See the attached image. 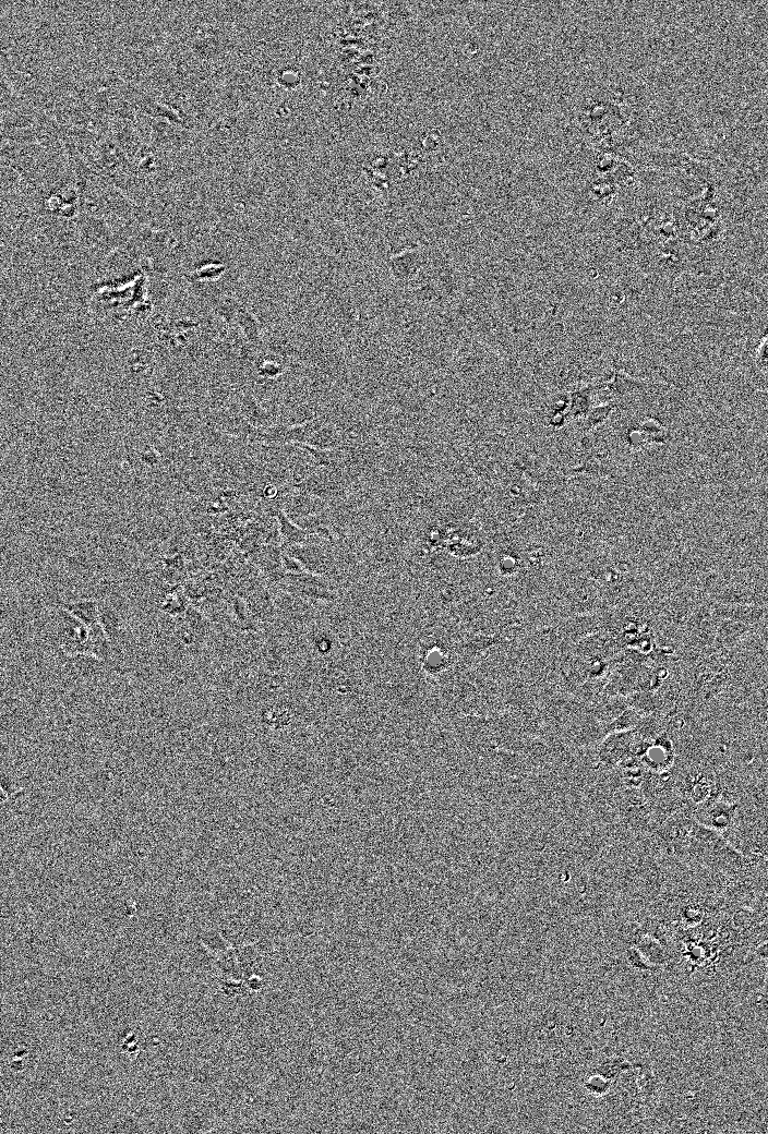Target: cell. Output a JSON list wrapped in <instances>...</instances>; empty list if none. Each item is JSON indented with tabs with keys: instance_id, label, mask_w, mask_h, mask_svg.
Segmentation results:
<instances>
[{
	"instance_id": "6da1fadb",
	"label": "cell",
	"mask_w": 768,
	"mask_h": 1134,
	"mask_svg": "<svg viewBox=\"0 0 768 1134\" xmlns=\"http://www.w3.org/2000/svg\"><path fill=\"white\" fill-rule=\"evenodd\" d=\"M403 113L397 108L346 137L351 152L333 218L353 244L392 254L442 239L428 207L452 183L442 130Z\"/></svg>"
},
{
	"instance_id": "7a4b0ae2",
	"label": "cell",
	"mask_w": 768,
	"mask_h": 1134,
	"mask_svg": "<svg viewBox=\"0 0 768 1134\" xmlns=\"http://www.w3.org/2000/svg\"><path fill=\"white\" fill-rule=\"evenodd\" d=\"M419 10L403 1H339L322 10L308 57L320 110L340 136L373 123L398 102L404 56Z\"/></svg>"
},
{
	"instance_id": "3957f363",
	"label": "cell",
	"mask_w": 768,
	"mask_h": 1134,
	"mask_svg": "<svg viewBox=\"0 0 768 1134\" xmlns=\"http://www.w3.org/2000/svg\"><path fill=\"white\" fill-rule=\"evenodd\" d=\"M561 124L563 145L611 154L636 167L651 150L691 153L698 140L646 79L620 67L579 74L564 94Z\"/></svg>"
},
{
	"instance_id": "277c9868",
	"label": "cell",
	"mask_w": 768,
	"mask_h": 1134,
	"mask_svg": "<svg viewBox=\"0 0 768 1134\" xmlns=\"http://www.w3.org/2000/svg\"><path fill=\"white\" fill-rule=\"evenodd\" d=\"M563 161L568 204L590 232L634 198L647 174L624 158L581 146L563 145Z\"/></svg>"
},
{
	"instance_id": "5b68a950",
	"label": "cell",
	"mask_w": 768,
	"mask_h": 1134,
	"mask_svg": "<svg viewBox=\"0 0 768 1134\" xmlns=\"http://www.w3.org/2000/svg\"><path fill=\"white\" fill-rule=\"evenodd\" d=\"M224 948L200 944L208 955L217 991L225 998L238 999L262 994L272 982L275 951L261 941L233 943L218 931Z\"/></svg>"
},
{
	"instance_id": "8992f818",
	"label": "cell",
	"mask_w": 768,
	"mask_h": 1134,
	"mask_svg": "<svg viewBox=\"0 0 768 1134\" xmlns=\"http://www.w3.org/2000/svg\"><path fill=\"white\" fill-rule=\"evenodd\" d=\"M45 637L67 659L85 655L100 660L110 649L100 623L86 626L55 605L48 611Z\"/></svg>"
},
{
	"instance_id": "52a82bcc",
	"label": "cell",
	"mask_w": 768,
	"mask_h": 1134,
	"mask_svg": "<svg viewBox=\"0 0 768 1134\" xmlns=\"http://www.w3.org/2000/svg\"><path fill=\"white\" fill-rule=\"evenodd\" d=\"M698 587L717 603L766 606V577L758 569H709L699 578Z\"/></svg>"
},
{
	"instance_id": "ba28073f",
	"label": "cell",
	"mask_w": 768,
	"mask_h": 1134,
	"mask_svg": "<svg viewBox=\"0 0 768 1134\" xmlns=\"http://www.w3.org/2000/svg\"><path fill=\"white\" fill-rule=\"evenodd\" d=\"M31 796V776L9 747L0 745V834L26 815Z\"/></svg>"
},
{
	"instance_id": "9c48e42d",
	"label": "cell",
	"mask_w": 768,
	"mask_h": 1134,
	"mask_svg": "<svg viewBox=\"0 0 768 1134\" xmlns=\"http://www.w3.org/2000/svg\"><path fill=\"white\" fill-rule=\"evenodd\" d=\"M620 829L641 845L656 829L649 804L640 789L622 786L604 797Z\"/></svg>"
},
{
	"instance_id": "30bf717a",
	"label": "cell",
	"mask_w": 768,
	"mask_h": 1134,
	"mask_svg": "<svg viewBox=\"0 0 768 1134\" xmlns=\"http://www.w3.org/2000/svg\"><path fill=\"white\" fill-rule=\"evenodd\" d=\"M501 362L497 353L467 335L440 379L455 385L467 384L494 370Z\"/></svg>"
},
{
	"instance_id": "8fae6325",
	"label": "cell",
	"mask_w": 768,
	"mask_h": 1134,
	"mask_svg": "<svg viewBox=\"0 0 768 1134\" xmlns=\"http://www.w3.org/2000/svg\"><path fill=\"white\" fill-rule=\"evenodd\" d=\"M362 484L345 469L319 467L293 484L292 488L334 505L345 500Z\"/></svg>"
},
{
	"instance_id": "7c38bea8",
	"label": "cell",
	"mask_w": 768,
	"mask_h": 1134,
	"mask_svg": "<svg viewBox=\"0 0 768 1134\" xmlns=\"http://www.w3.org/2000/svg\"><path fill=\"white\" fill-rule=\"evenodd\" d=\"M268 587L277 617L276 626L268 632L302 636L319 619L317 604L295 596L275 586L268 584Z\"/></svg>"
},
{
	"instance_id": "4fadbf2b",
	"label": "cell",
	"mask_w": 768,
	"mask_h": 1134,
	"mask_svg": "<svg viewBox=\"0 0 768 1134\" xmlns=\"http://www.w3.org/2000/svg\"><path fill=\"white\" fill-rule=\"evenodd\" d=\"M277 588L313 604L339 602L344 593L333 580L305 570L285 572Z\"/></svg>"
},
{
	"instance_id": "5bb4252c",
	"label": "cell",
	"mask_w": 768,
	"mask_h": 1134,
	"mask_svg": "<svg viewBox=\"0 0 768 1134\" xmlns=\"http://www.w3.org/2000/svg\"><path fill=\"white\" fill-rule=\"evenodd\" d=\"M635 731L628 729L608 734L592 750V768L596 771L608 770L623 760L634 757Z\"/></svg>"
},
{
	"instance_id": "9a60e30c",
	"label": "cell",
	"mask_w": 768,
	"mask_h": 1134,
	"mask_svg": "<svg viewBox=\"0 0 768 1134\" xmlns=\"http://www.w3.org/2000/svg\"><path fill=\"white\" fill-rule=\"evenodd\" d=\"M435 246H421L386 258V267L396 288L403 290L416 278L431 262Z\"/></svg>"
},
{
	"instance_id": "2e32d148",
	"label": "cell",
	"mask_w": 768,
	"mask_h": 1134,
	"mask_svg": "<svg viewBox=\"0 0 768 1134\" xmlns=\"http://www.w3.org/2000/svg\"><path fill=\"white\" fill-rule=\"evenodd\" d=\"M739 807L740 803L736 801L709 798L696 804L691 811V817L723 836L733 827Z\"/></svg>"
},
{
	"instance_id": "e0dca14e",
	"label": "cell",
	"mask_w": 768,
	"mask_h": 1134,
	"mask_svg": "<svg viewBox=\"0 0 768 1134\" xmlns=\"http://www.w3.org/2000/svg\"><path fill=\"white\" fill-rule=\"evenodd\" d=\"M674 729H667L650 741L639 758L646 770L663 772L670 770L676 758V746L673 740Z\"/></svg>"
},
{
	"instance_id": "ac0fdd59",
	"label": "cell",
	"mask_w": 768,
	"mask_h": 1134,
	"mask_svg": "<svg viewBox=\"0 0 768 1134\" xmlns=\"http://www.w3.org/2000/svg\"><path fill=\"white\" fill-rule=\"evenodd\" d=\"M235 406L239 414L254 427L266 429L278 422L277 412L265 408L245 387L236 391Z\"/></svg>"
},
{
	"instance_id": "d6986e66",
	"label": "cell",
	"mask_w": 768,
	"mask_h": 1134,
	"mask_svg": "<svg viewBox=\"0 0 768 1134\" xmlns=\"http://www.w3.org/2000/svg\"><path fill=\"white\" fill-rule=\"evenodd\" d=\"M281 510L292 521L319 515L326 510L328 504L313 495L291 488L280 500Z\"/></svg>"
},
{
	"instance_id": "ffe728a7",
	"label": "cell",
	"mask_w": 768,
	"mask_h": 1134,
	"mask_svg": "<svg viewBox=\"0 0 768 1134\" xmlns=\"http://www.w3.org/2000/svg\"><path fill=\"white\" fill-rule=\"evenodd\" d=\"M251 562L271 586L277 587L285 575L279 544H267L252 552Z\"/></svg>"
},
{
	"instance_id": "44dd1931",
	"label": "cell",
	"mask_w": 768,
	"mask_h": 1134,
	"mask_svg": "<svg viewBox=\"0 0 768 1134\" xmlns=\"http://www.w3.org/2000/svg\"><path fill=\"white\" fill-rule=\"evenodd\" d=\"M52 605L64 610L86 626L99 624L98 601L95 598L80 596L72 600H58Z\"/></svg>"
},
{
	"instance_id": "7402d4cb",
	"label": "cell",
	"mask_w": 768,
	"mask_h": 1134,
	"mask_svg": "<svg viewBox=\"0 0 768 1134\" xmlns=\"http://www.w3.org/2000/svg\"><path fill=\"white\" fill-rule=\"evenodd\" d=\"M236 327L255 351H264L263 325L257 316L244 303L241 305L236 316Z\"/></svg>"
},
{
	"instance_id": "603a6c76",
	"label": "cell",
	"mask_w": 768,
	"mask_h": 1134,
	"mask_svg": "<svg viewBox=\"0 0 768 1134\" xmlns=\"http://www.w3.org/2000/svg\"><path fill=\"white\" fill-rule=\"evenodd\" d=\"M274 518L277 521L281 548L297 544L316 542L322 539L319 535L312 534L298 527L284 514L281 509L276 511Z\"/></svg>"
},
{
	"instance_id": "cb8c5ba5",
	"label": "cell",
	"mask_w": 768,
	"mask_h": 1134,
	"mask_svg": "<svg viewBox=\"0 0 768 1134\" xmlns=\"http://www.w3.org/2000/svg\"><path fill=\"white\" fill-rule=\"evenodd\" d=\"M641 955L650 964L660 968H667L672 960L670 952L656 939L643 933L634 943V945Z\"/></svg>"
},
{
	"instance_id": "d4e9b609",
	"label": "cell",
	"mask_w": 768,
	"mask_h": 1134,
	"mask_svg": "<svg viewBox=\"0 0 768 1134\" xmlns=\"http://www.w3.org/2000/svg\"><path fill=\"white\" fill-rule=\"evenodd\" d=\"M620 952V960L628 970L645 975L647 977H658L663 974V968L650 964L641 955V953L632 945L617 946Z\"/></svg>"
},
{
	"instance_id": "484cf974",
	"label": "cell",
	"mask_w": 768,
	"mask_h": 1134,
	"mask_svg": "<svg viewBox=\"0 0 768 1134\" xmlns=\"http://www.w3.org/2000/svg\"><path fill=\"white\" fill-rule=\"evenodd\" d=\"M612 1082L596 1073H586L578 1077L580 1087L592 1099L604 1097L610 1091Z\"/></svg>"
},
{
	"instance_id": "4316f807",
	"label": "cell",
	"mask_w": 768,
	"mask_h": 1134,
	"mask_svg": "<svg viewBox=\"0 0 768 1134\" xmlns=\"http://www.w3.org/2000/svg\"><path fill=\"white\" fill-rule=\"evenodd\" d=\"M641 717L643 715L637 711L627 708L605 726L607 734L632 729L638 724Z\"/></svg>"
},
{
	"instance_id": "83f0119b",
	"label": "cell",
	"mask_w": 768,
	"mask_h": 1134,
	"mask_svg": "<svg viewBox=\"0 0 768 1134\" xmlns=\"http://www.w3.org/2000/svg\"><path fill=\"white\" fill-rule=\"evenodd\" d=\"M281 564L285 572H300L303 570L302 566L293 557L289 556L281 551Z\"/></svg>"
}]
</instances>
